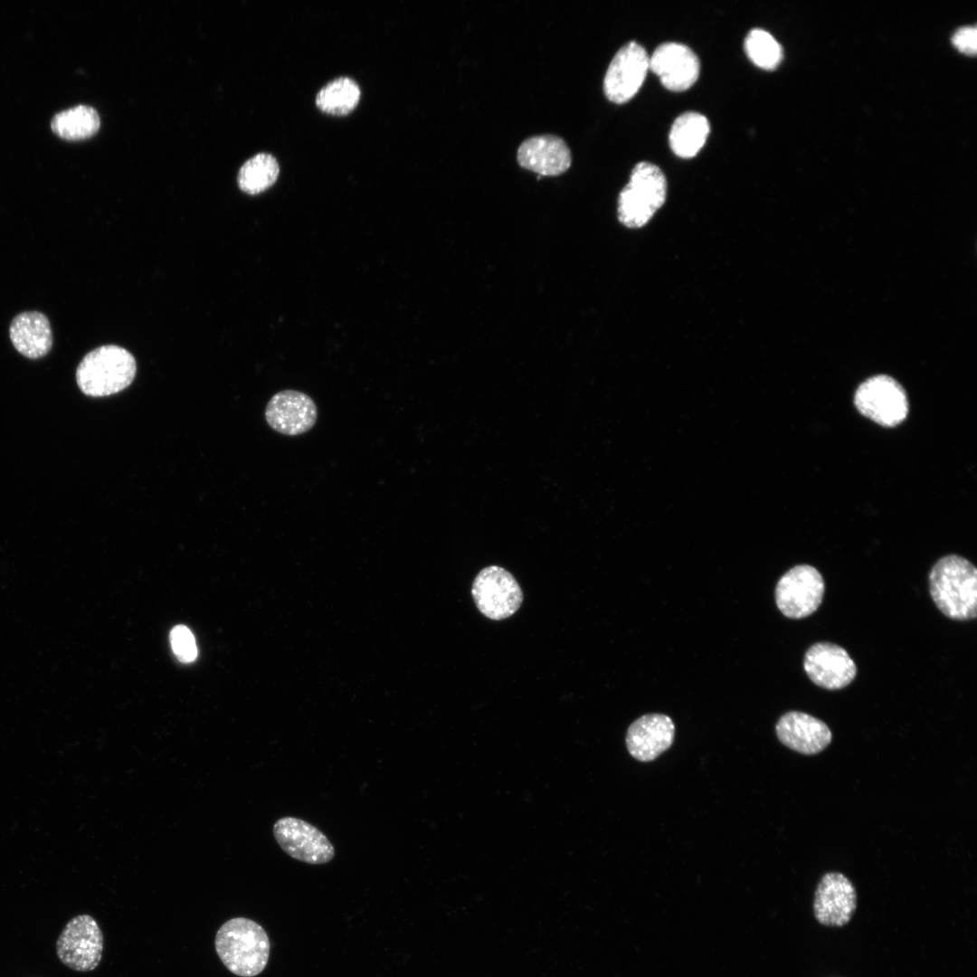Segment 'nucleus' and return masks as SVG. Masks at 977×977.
I'll return each instance as SVG.
<instances>
[{"label": "nucleus", "instance_id": "a211bd4d", "mask_svg": "<svg viewBox=\"0 0 977 977\" xmlns=\"http://www.w3.org/2000/svg\"><path fill=\"white\" fill-rule=\"evenodd\" d=\"M9 337L14 348L31 359L44 356L52 346L50 322L39 311L22 312L14 317L10 324Z\"/></svg>", "mask_w": 977, "mask_h": 977}, {"label": "nucleus", "instance_id": "f8f14e48", "mask_svg": "<svg viewBox=\"0 0 977 977\" xmlns=\"http://www.w3.org/2000/svg\"><path fill=\"white\" fill-rule=\"evenodd\" d=\"M857 907V893L852 882L839 872L824 874L816 887L813 914L827 926H842L849 922Z\"/></svg>", "mask_w": 977, "mask_h": 977}, {"label": "nucleus", "instance_id": "b1692460", "mask_svg": "<svg viewBox=\"0 0 977 977\" xmlns=\"http://www.w3.org/2000/svg\"><path fill=\"white\" fill-rule=\"evenodd\" d=\"M170 642L176 658L183 663L194 661L197 656L195 640L191 631L177 625L170 632Z\"/></svg>", "mask_w": 977, "mask_h": 977}, {"label": "nucleus", "instance_id": "dca6fc26", "mask_svg": "<svg viewBox=\"0 0 977 977\" xmlns=\"http://www.w3.org/2000/svg\"><path fill=\"white\" fill-rule=\"evenodd\" d=\"M675 726L663 714H647L628 728L626 746L630 754L640 762H650L668 750L674 740Z\"/></svg>", "mask_w": 977, "mask_h": 977}, {"label": "nucleus", "instance_id": "0eeeda50", "mask_svg": "<svg viewBox=\"0 0 977 977\" xmlns=\"http://www.w3.org/2000/svg\"><path fill=\"white\" fill-rule=\"evenodd\" d=\"M825 591L820 573L811 565L798 564L787 571L775 587V602L790 619L805 618L817 611Z\"/></svg>", "mask_w": 977, "mask_h": 977}, {"label": "nucleus", "instance_id": "9b49d317", "mask_svg": "<svg viewBox=\"0 0 977 977\" xmlns=\"http://www.w3.org/2000/svg\"><path fill=\"white\" fill-rule=\"evenodd\" d=\"M804 670L817 686L837 690L848 686L856 677L857 667L849 653L830 642H818L804 655Z\"/></svg>", "mask_w": 977, "mask_h": 977}, {"label": "nucleus", "instance_id": "ddd939ff", "mask_svg": "<svg viewBox=\"0 0 977 977\" xmlns=\"http://www.w3.org/2000/svg\"><path fill=\"white\" fill-rule=\"evenodd\" d=\"M265 419L274 431L295 436L312 429L318 419V409L308 394L296 390H283L268 402Z\"/></svg>", "mask_w": 977, "mask_h": 977}, {"label": "nucleus", "instance_id": "412c9836", "mask_svg": "<svg viewBox=\"0 0 977 977\" xmlns=\"http://www.w3.org/2000/svg\"><path fill=\"white\" fill-rule=\"evenodd\" d=\"M360 97V88L354 80L339 77L328 82L318 92L316 105L325 113L342 116L354 110Z\"/></svg>", "mask_w": 977, "mask_h": 977}, {"label": "nucleus", "instance_id": "6ab92c4d", "mask_svg": "<svg viewBox=\"0 0 977 977\" xmlns=\"http://www.w3.org/2000/svg\"><path fill=\"white\" fill-rule=\"evenodd\" d=\"M709 129L707 119L698 112L688 111L679 115L669 131L672 151L683 158L696 156L704 146Z\"/></svg>", "mask_w": 977, "mask_h": 977}, {"label": "nucleus", "instance_id": "aec40b11", "mask_svg": "<svg viewBox=\"0 0 977 977\" xmlns=\"http://www.w3.org/2000/svg\"><path fill=\"white\" fill-rule=\"evenodd\" d=\"M98 112L92 107L78 105L57 113L52 119V130L61 138L79 140L91 137L100 128Z\"/></svg>", "mask_w": 977, "mask_h": 977}, {"label": "nucleus", "instance_id": "39448f33", "mask_svg": "<svg viewBox=\"0 0 977 977\" xmlns=\"http://www.w3.org/2000/svg\"><path fill=\"white\" fill-rule=\"evenodd\" d=\"M854 403L865 417L884 427H895L907 416L908 401L904 388L894 378L879 375L863 382L856 390Z\"/></svg>", "mask_w": 977, "mask_h": 977}, {"label": "nucleus", "instance_id": "393cba45", "mask_svg": "<svg viewBox=\"0 0 977 977\" xmlns=\"http://www.w3.org/2000/svg\"><path fill=\"white\" fill-rule=\"evenodd\" d=\"M976 28L966 26L959 29L953 37V43L962 52L973 55L976 52Z\"/></svg>", "mask_w": 977, "mask_h": 977}, {"label": "nucleus", "instance_id": "6e6552de", "mask_svg": "<svg viewBox=\"0 0 977 977\" xmlns=\"http://www.w3.org/2000/svg\"><path fill=\"white\" fill-rule=\"evenodd\" d=\"M471 593L479 611L495 621L513 615L523 601L522 590L515 577L498 565L485 567L477 574Z\"/></svg>", "mask_w": 977, "mask_h": 977}, {"label": "nucleus", "instance_id": "f257e3e1", "mask_svg": "<svg viewBox=\"0 0 977 977\" xmlns=\"http://www.w3.org/2000/svg\"><path fill=\"white\" fill-rule=\"evenodd\" d=\"M929 590L937 608L948 618L968 621L977 615V570L967 559L940 558L929 574Z\"/></svg>", "mask_w": 977, "mask_h": 977}, {"label": "nucleus", "instance_id": "1a4fd4ad", "mask_svg": "<svg viewBox=\"0 0 977 977\" xmlns=\"http://www.w3.org/2000/svg\"><path fill=\"white\" fill-rule=\"evenodd\" d=\"M273 835L281 849L294 859L312 865L329 862L335 849L327 837L316 826L296 817L279 819Z\"/></svg>", "mask_w": 977, "mask_h": 977}, {"label": "nucleus", "instance_id": "4468645a", "mask_svg": "<svg viewBox=\"0 0 977 977\" xmlns=\"http://www.w3.org/2000/svg\"><path fill=\"white\" fill-rule=\"evenodd\" d=\"M649 69L660 79L662 85L672 91L690 88L697 80L700 62L688 46L678 43L659 45L649 59Z\"/></svg>", "mask_w": 977, "mask_h": 977}, {"label": "nucleus", "instance_id": "20e7f679", "mask_svg": "<svg viewBox=\"0 0 977 977\" xmlns=\"http://www.w3.org/2000/svg\"><path fill=\"white\" fill-rule=\"evenodd\" d=\"M667 181L662 170L649 162L638 163L618 197V219L624 226H644L665 202Z\"/></svg>", "mask_w": 977, "mask_h": 977}, {"label": "nucleus", "instance_id": "f3484780", "mask_svg": "<svg viewBox=\"0 0 977 977\" xmlns=\"http://www.w3.org/2000/svg\"><path fill=\"white\" fill-rule=\"evenodd\" d=\"M517 162L540 175L555 176L571 166V152L566 143L554 135L534 136L524 140L517 149Z\"/></svg>", "mask_w": 977, "mask_h": 977}, {"label": "nucleus", "instance_id": "2eb2a0df", "mask_svg": "<svg viewBox=\"0 0 977 977\" xmlns=\"http://www.w3.org/2000/svg\"><path fill=\"white\" fill-rule=\"evenodd\" d=\"M775 731L782 744L806 755L820 753L832 740V733L823 721L800 711L783 715Z\"/></svg>", "mask_w": 977, "mask_h": 977}, {"label": "nucleus", "instance_id": "9d476101", "mask_svg": "<svg viewBox=\"0 0 977 977\" xmlns=\"http://www.w3.org/2000/svg\"><path fill=\"white\" fill-rule=\"evenodd\" d=\"M649 59L646 50L634 41L621 47L604 76L603 92L606 98L618 104L630 100L644 81Z\"/></svg>", "mask_w": 977, "mask_h": 977}, {"label": "nucleus", "instance_id": "7ed1b4c3", "mask_svg": "<svg viewBox=\"0 0 977 977\" xmlns=\"http://www.w3.org/2000/svg\"><path fill=\"white\" fill-rule=\"evenodd\" d=\"M136 373V360L130 352L107 345L91 350L82 358L76 371V381L84 394L104 397L129 386Z\"/></svg>", "mask_w": 977, "mask_h": 977}, {"label": "nucleus", "instance_id": "423d86ee", "mask_svg": "<svg viewBox=\"0 0 977 977\" xmlns=\"http://www.w3.org/2000/svg\"><path fill=\"white\" fill-rule=\"evenodd\" d=\"M55 948L58 958L65 966L76 972H90L101 960L103 934L91 915H79L65 925Z\"/></svg>", "mask_w": 977, "mask_h": 977}, {"label": "nucleus", "instance_id": "f03ea898", "mask_svg": "<svg viewBox=\"0 0 977 977\" xmlns=\"http://www.w3.org/2000/svg\"><path fill=\"white\" fill-rule=\"evenodd\" d=\"M214 946L224 966L241 977H253L267 965L270 941L258 923L244 917L228 920L218 929Z\"/></svg>", "mask_w": 977, "mask_h": 977}, {"label": "nucleus", "instance_id": "5701e85b", "mask_svg": "<svg viewBox=\"0 0 977 977\" xmlns=\"http://www.w3.org/2000/svg\"><path fill=\"white\" fill-rule=\"evenodd\" d=\"M745 49L751 61L764 70L774 69L783 57L779 43L768 32L759 28L747 33Z\"/></svg>", "mask_w": 977, "mask_h": 977}, {"label": "nucleus", "instance_id": "4be33fe9", "mask_svg": "<svg viewBox=\"0 0 977 977\" xmlns=\"http://www.w3.org/2000/svg\"><path fill=\"white\" fill-rule=\"evenodd\" d=\"M280 166L270 154L259 153L248 159L238 174V185L249 194H260L270 187L277 180Z\"/></svg>", "mask_w": 977, "mask_h": 977}]
</instances>
